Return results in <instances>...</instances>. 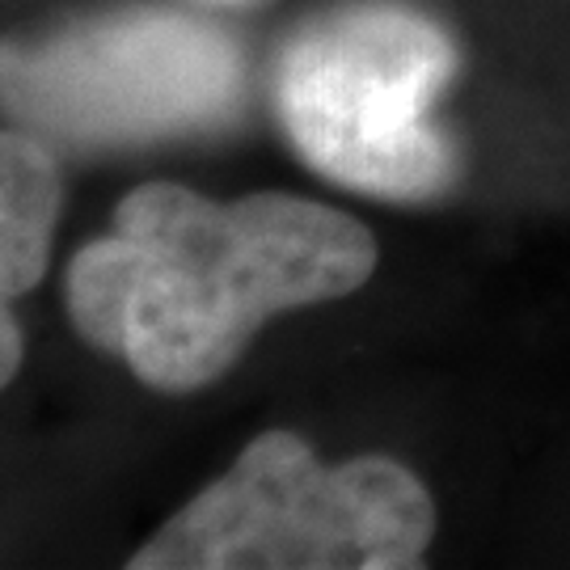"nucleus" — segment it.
<instances>
[{
    "mask_svg": "<svg viewBox=\"0 0 570 570\" xmlns=\"http://www.w3.org/2000/svg\"><path fill=\"white\" fill-rule=\"evenodd\" d=\"M376 266V233L346 207L296 190L212 199L153 178L72 254L63 308L85 346L186 397L220 385L275 317L355 296Z\"/></svg>",
    "mask_w": 570,
    "mask_h": 570,
    "instance_id": "f257e3e1",
    "label": "nucleus"
},
{
    "mask_svg": "<svg viewBox=\"0 0 570 570\" xmlns=\"http://www.w3.org/2000/svg\"><path fill=\"white\" fill-rule=\"evenodd\" d=\"M461 72L452 30L406 0H346L284 39L271 106L308 174L376 204H435L461 153L435 119Z\"/></svg>",
    "mask_w": 570,
    "mask_h": 570,
    "instance_id": "f03ea898",
    "label": "nucleus"
},
{
    "mask_svg": "<svg viewBox=\"0 0 570 570\" xmlns=\"http://www.w3.org/2000/svg\"><path fill=\"white\" fill-rule=\"evenodd\" d=\"M435 537L440 503L406 461H326L301 431L266 428L127 553V570H414Z\"/></svg>",
    "mask_w": 570,
    "mask_h": 570,
    "instance_id": "7ed1b4c3",
    "label": "nucleus"
},
{
    "mask_svg": "<svg viewBox=\"0 0 570 570\" xmlns=\"http://www.w3.org/2000/svg\"><path fill=\"white\" fill-rule=\"evenodd\" d=\"M63 212V169L26 127L0 136V296L13 305L47 279Z\"/></svg>",
    "mask_w": 570,
    "mask_h": 570,
    "instance_id": "20e7f679",
    "label": "nucleus"
},
{
    "mask_svg": "<svg viewBox=\"0 0 570 570\" xmlns=\"http://www.w3.org/2000/svg\"><path fill=\"white\" fill-rule=\"evenodd\" d=\"M21 364H26V334H21L13 305H4L0 313V385H13Z\"/></svg>",
    "mask_w": 570,
    "mask_h": 570,
    "instance_id": "39448f33",
    "label": "nucleus"
},
{
    "mask_svg": "<svg viewBox=\"0 0 570 570\" xmlns=\"http://www.w3.org/2000/svg\"><path fill=\"white\" fill-rule=\"evenodd\" d=\"M204 4H220V9H245V4H263V0H204Z\"/></svg>",
    "mask_w": 570,
    "mask_h": 570,
    "instance_id": "423d86ee",
    "label": "nucleus"
}]
</instances>
